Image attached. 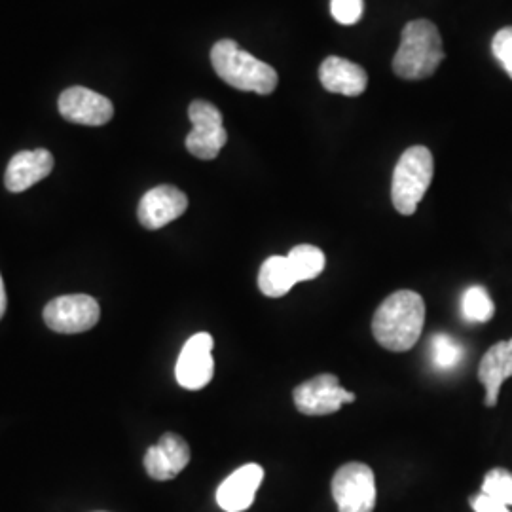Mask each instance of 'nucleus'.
<instances>
[{
	"label": "nucleus",
	"instance_id": "1",
	"mask_svg": "<svg viewBox=\"0 0 512 512\" xmlns=\"http://www.w3.org/2000/svg\"><path fill=\"white\" fill-rule=\"evenodd\" d=\"M425 325V302L414 291L389 294L372 317V334L382 348L404 353L418 344Z\"/></svg>",
	"mask_w": 512,
	"mask_h": 512
},
{
	"label": "nucleus",
	"instance_id": "2",
	"mask_svg": "<svg viewBox=\"0 0 512 512\" xmlns=\"http://www.w3.org/2000/svg\"><path fill=\"white\" fill-rule=\"evenodd\" d=\"M211 63L220 80L239 92L270 95L277 88L279 76L272 65L256 59L255 55L241 50L238 42L224 38L211 50Z\"/></svg>",
	"mask_w": 512,
	"mask_h": 512
},
{
	"label": "nucleus",
	"instance_id": "3",
	"mask_svg": "<svg viewBox=\"0 0 512 512\" xmlns=\"http://www.w3.org/2000/svg\"><path fill=\"white\" fill-rule=\"evenodd\" d=\"M444 59L439 29L429 19L406 23L401 46L393 59V71L403 80H423L433 76Z\"/></svg>",
	"mask_w": 512,
	"mask_h": 512
},
{
	"label": "nucleus",
	"instance_id": "4",
	"mask_svg": "<svg viewBox=\"0 0 512 512\" xmlns=\"http://www.w3.org/2000/svg\"><path fill=\"white\" fill-rule=\"evenodd\" d=\"M435 175V160L427 147L406 148L393 169L391 202L393 207L410 217L416 213Z\"/></svg>",
	"mask_w": 512,
	"mask_h": 512
},
{
	"label": "nucleus",
	"instance_id": "5",
	"mask_svg": "<svg viewBox=\"0 0 512 512\" xmlns=\"http://www.w3.org/2000/svg\"><path fill=\"white\" fill-rule=\"evenodd\" d=\"M332 497L338 512H374L376 476L359 461L342 465L332 476Z\"/></svg>",
	"mask_w": 512,
	"mask_h": 512
},
{
	"label": "nucleus",
	"instance_id": "6",
	"mask_svg": "<svg viewBox=\"0 0 512 512\" xmlns=\"http://www.w3.org/2000/svg\"><path fill=\"white\" fill-rule=\"evenodd\" d=\"M188 118L192 122V131L186 137V150L200 160H215L228 143L222 112L213 103L198 99L190 105Z\"/></svg>",
	"mask_w": 512,
	"mask_h": 512
},
{
	"label": "nucleus",
	"instance_id": "7",
	"mask_svg": "<svg viewBox=\"0 0 512 512\" xmlns=\"http://www.w3.org/2000/svg\"><path fill=\"white\" fill-rule=\"evenodd\" d=\"M294 406L304 416H329L344 404L355 403V395L346 391L334 374H319L302 382L293 391Z\"/></svg>",
	"mask_w": 512,
	"mask_h": 512
},
{
	"label": "nucleus",
	"instance_id": "8",
	"mask_svg": "<svg viewBox=\"0 0 512 512\" xmlns=\"http://www.w3.org/2000/svg\"><path fill=\"white\" fill-rule=\"evenodd\" d=\"M101 308L88 294H65L48 302L44 308V321L59 334H80L93 329L99 321Z\"/></svg>",
	"mask_w": 512,
	"mask_h": 512
},
{
	"label": "nucleus",
	"instance_id": "9",
	"mask_svg": "<svg viewBox=\"0 0 512 512\" xmlns=\"http://www.w3.org/2000/svg\"><path fill=\"white\" fill-rule=\"evenodd\" d=\"M213 346L215 340L209 332H198L188 338L175 366V376L181 387L188 391H200L213 380Z\"/></svg>",
	"mask_w": 512,
	"mask_h": 512
},
{
	"label": "nucleus",
	"instance_id": "10",
	"mask_svg": "<svg viewBox=\"0 0 512 512\" xmlns=\"http://www.w3.org/2000/svg\"><path fill=\"white\" fill-rule=\"evenodd\" d=\"M57 107L67 122L80 126H105L114 116L110 99L82 86H74L61 93Z\"/></svg>",
	"mask_w": 512,
	"mask_h": 512
},
{
	"label": "nucleus",
	"instance_id": "11",
	"mask_svg": "<svg viewBox=\"0 0 512 512\" xmlns=\"http://www.w3.org/2000/svg\"><path fill=\"white\" fill-rule=\"evenodd\" d=\"M188 209V198L183 190L171 184H160L141 198L137 217L147 230H160L169 222L183 217Z\"/></svg>",
	"mask_w": 512,
	"mask_h": 512
},
{
	"label": "nucleus",
	"instance_id": "12",
	"mask_svg": "<svg viewBox=\"0 0 512 512\" xmlns=\"http://www.w3.org/2000/svg\"><path fill=\"white\" fill-rule=\"evenodd\" d=\"M190 463V448L186 440L175 433H165L158 444L150 446L145 454V469L154 480H173Z\"/></svg>",
	"mask_w": 512,
	"mask_h": 512
},
{
	"label": "nucleus",
	"instance_id": "13",
	"mask_svg": "<svg viewBox=\"0 0 512 512\" xmlns=\"http://www.w3.org/2000/svg\"><path fill=\"white\" fill-rule=\"evenodd\" d=\"M264 480V469L258 463H247L228 476L217 490V503L226 512L247 511Z\"/></svg>",
	"mask_w": 512,
	"mask_h": 512
},
{
	"label": "nucleus",
	"instance_id": "14",
	"mask_svg": "<svg viewBox=\"0 0 512 512\" xmlns=\"http://www.w3.org/2000/svg\"><path fill=\"white\" fill-rule=\"evenodd\" d=\"M52 169H54V156L48 150L44 148L23 150L18 152L6 167L4 184L10 192L19 194L44 181L52 173Z\"/></svg>",
	"mask_w": 512,
	"mask_h": 512
},
{
	"label": "nucleus",
	"instance_id": "15",
	"mask_svg": "<svg viewBox=\"0 0 512 512\" xmlns=\"http://www.w3.org/2000/svg\"><path fill=\"white\" fill-rule=\"evenodd\" d=\"M319 80L327 92L340 93L348 97H357L365 93L368 86V74L361 65L336 55H330L323 61L319 69Z\"/></svg>",
	"mask_w": 512,
	"mask_h": 512
},
{
	"label": "nucleus",
	"instance_id": "16",
	"mask_svg": "<svg viewBox=\"0 0 512 512\" xmlns=\"http://www.w3.org/2000/svg\"><path fill=\"white\" fill-rule=\"evenodd\" d=\"M512 376V338L488 349L478 365V380L486 389V406H495L499 389Z\"/></svg>",
	"mask_w": 512,
	"mask_h": 512
},
{
	"label": "nucleus",
	"instance_id": "17",
	"mask_svg": "<svg viewBox=\"0 0 512 512\" xmlns=\"http://www.w3.org/2000/svg\"><path fill=\"white\" fill-rule=\"evenodd\" d=\"M298 279L287 256L274 255L264 260L258 272V289L268 298H281L291 293Z\"/></svg>",
	"mask_w": 512,
	"mask_h": 512
},
{
	"label": "nucleus",
	"instance_id": "18",
	"mask_svg": "<svg viewBox=\"0 0 512 512\" xmlns=\"http://www.w3.org/2000/svg\"><path fill=\"white\" fill-rule=\"evenodd\" d=\"M287 258H289V262L293 266L294 275H296L298 283L311 281V279L319 277V275L323 274L325 264H327L325 253L319 247L308 245V243H302V245L293 247Z\"/></svg>",
	"mask_w": 512,
	"mask_h": 512
},
{
	"label": "nucleus",
	"instance_id": "19",
	"mask_svg": "<svg viewBox=\"0 0 512 512\" xmlns=\"http://www.w3.org/2000/svg\"><path fill=\"white\" fill-rule=\"evenodd\" d=\"M461 313L471 323H488L494 317L495 306L492 296L484 287H471L461 298Z\"/></svg>",
	"mask_w": 512,
	"mask_h": 512
},
{
	"label": "nucleus",
	"instance_id": "20",
	"mask_svg": "<svg viewBox=\"0 0 512 512\" xmlns=\"http://www.w3.org/2000/svg\"><path fill=\"white\" fill-rule=\"evenodd\" d=\"M461 357H463V348L452 336L435 334L431 338V361L440 370H450L458 366Z\"/></svg>",
	"mask_w": 512,
	"mask_h": 512
},
{
	"label": "nucleus",
	"instance_id": "21",
	"mask_svg": "<svg viewBox=\"0 0 512 512\" xmlns=\"http://www.w3.org/2000/svg\"><path fill=\"white\" fill-rule=\"evenodd\" d=\"M482 494L492 497L495 501L511 507L512 505V473L507 469H492L484 476Z\"/></svg>",
	"mask_w": 512,
	"mask_h": 512
},
{
	"label": "nucleus",
	"instance_id": "22",
	"mask_svg": "<svg viewBox=\"0 0 512 512\" xmlns=\"http://www.w3.org/2000/svg\"><path fill=\"white\" fill-rule=\"evenodd\" d=\"M363 0H330V14L340 25H355L363 18Z\"/></svg>",
	"mask_w": 512,
	"mask_h": 512
},
{
	"label": "nucleus",
	"instance_id": "23",
	"mask_svg": "<svg viewBox=\"0 0 512 512\" xmlns=\"http://www.w3.org/2000/svg\"><path fill=\"white\" fill-rule=\"evenodd\" d=\"M492 52L505 73L512 78V27H505L495 33L492 40Z\"/></svg>",
	"mask_w": 512,
	"mask_h": 512
},
{
	"label": "nucleus",
	"instance_id": "24",
	"mask_svg": "<svg viewBox=\"0 0 512 512\" xmlns=\"http://www.w3.org/2000/svg\"><path fill=\"white\" fill-rule=\"evenodd\" d=\"M471 507L475 512H511L507 505L495 501V499L482 494V492L471 499Z\"/></svg>",
	"mask_w": 512,
	"mask_h": 512
},
{
	"label": "nucleus",
	"instance_id": "25",
	"mask_svg": "<svg viewBox=\"0 0 512 512\" xmlns=\"http://www.w3.org/2000/svg\"><path fill=\"white\" fill-rule=\"evenodd\" d=\"M6 306H8V300H6V289H4L2 275H0V319H2V317H4V313H6Z\"/></svg>",
	"mask_w": 512,
	"mask_h": 512
}]
</instances>
